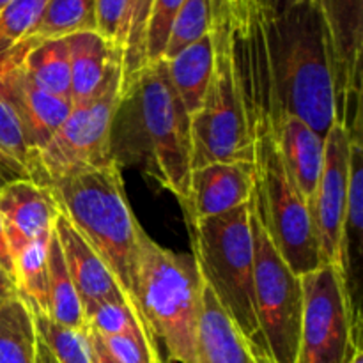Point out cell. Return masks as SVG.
I'll return each instance as SVG.
<instances>
[{
  "mask_svg": "<svg viewBox=\"0 0 363 363\" xmlns=\"http://www.w3.org/2000/svg\"><path fill=\"white\" fill-rule=\"evenodd\" d=\"M233 45L252 117L296 116L325 138L337 116L335 69L328 28L318 0L264 20L257 11L236 20Z\"/></svg>",
  "mask_w": 363,
  "mask_h": 363,
  "instance_id": "cell-1",
  "label": "cell"
},
{
  "mask_svg": "<svg viewBox=\"0 0 363 363\" xmlns=\"http://www.w3.org/2000/svg\"><path fill=\"white\" fill-rule=\"evenodd\" d=\"M110 158L121 170L144 174L170 191L183 213L191 174V117L181 103L165 60L145 66L121 89L110 128Z\"/></svg>",
  "mask_w": 363,
  "mask_h": 363,
  "instance_id": "cell-2",
  "label": "cell"
},
{
  "mask_svg": "<svg viewBox=\"0 0 363 363\" xmlns=\"http://www.w3.org/2000/svg\"><path fill=\"white\" fill-rule=\"evenodd\" d=\"M48 188L60 211L110 269L135 314L149 326L137 296L138 240L144 229L131 211L117 163L74 174Z\"/></svg>",
  "mask_w": 363,
  "mask_h": 363,
  "instance_id": "cell-3",
  "label": "cell"
},
{
  "mask_svg": "<svg viewBox=\"0 0 363 363\" xmlns=\"http://www.w3.org/2000/svg\"><path fill=\"white\" fill-rule=\"evenodd\" d=\"M202 286L204 280L194 255L162 247L142 230L137 262L138 305L155 339L165 346L169 362L195 363Z\"/></svg>",
  "mask_w": 363,
  "mask_h": 363,
  "instance_id": "cell-4",
  "label": "cell"
},
{
  "mask_svg": "<svg viewBox=\"0 0 363 363\" xmlns=\"http://www.w3.org/2000/svg\"><path fill=\"white\" fill-rule=\"evenodd\" d=\"M213 74L191 117V170L209 163L254 162V128L234 60L233 14L211 0Z\"/></svg>",
  "mask_w": 363,
  "mask_h": 363,
  "instance_id": "cell-5",
  "label": "cell"
},
{
  "mask_svg": "<svg viewBox=\"0 0 363 363\" xmlns=\"http://www.w3.org/2000/svg\"><path fill=\"white\" fill-rule=\"evenodd\" d=\"M250 201L220 216L194 220L188 233L202 280L248 342L268 357L255 314Z\"/></svg>",
  "mask_w": 363,
  "mask_h": 363,
  "instance_id": "cell-6",
  "label": "cell"
},
{
  "mask_svg": "<svg viewBox=\"0 0 363 363\" xmlns=\"http://www.w3.org/2000/svg\"><path fill=\"white\" fill-rule=\"evenodd\" d=\"M252 128L254 206L277 252L298 277H303L323 266L311 208L287 176L269 124L254 117Z\"/></svg>",
  "mask_w": 363,
  "mask_h": 363,
  "instance_id": "cell-7",
  "label": "cell"
},
{
  "mask_svg": "<svg viewBox=\"0 0 363 363\" xmlns=\"http://www.w3.org/2000/svg\"><path fill=\"white\" fill-rule=\"evenodd\" d=\"M123 67L116 71L96 98L73 106L66 123L34 152L30 181L48 188L60 179L112 162L110 128L121 96Z\"/></svg>",
  "mask_w": 363,
  "mask_h": 363,
  "instance_id": "cell-8",
  "label": "cell"
},
{
  "mask_svg": "<svg viewBox=\"0 0 363 363\" xmlns=\"http://www.w3.org/2000/svg\"><path fill=\"white\" fill-rule=\"evenodd\" d=\"M254 241V300L259 328L272 363H296L300 344L301 280L277 252L250 201Z\"/></svg>",
  "mask_w": 363,
  "mask_h": 363,
  "instance_id": "cell-9",
  "label": "cell"
},
{
  "mask_svg": "<svg viewBox=\"0 0 363 363\" xmlns=\"http://www.w3.org/2000/svg\"><path fill=\"white\" fill-rule=\"evenodd\" d=\"M300 280L303 307L296 363H346L362 342V315L351 308L342 273L323 264Z\"/></svg>",
  "mask_w": 363,
  "mask_h": 363,
  "instance_id": "cell-10",
  "label": "cell"
},
{
  "mask_svg": "<svg viewBox=\"0 0 363 363\" xmlns=\"http://www.w3.org/2000/svg\"><path fill=\"white\" fill-rule=\"evenodd\" d=\"M350 190V130L337 121L325 137V165L311 206L323 264L339 268L340 234Z\"/></svg>",
  "mask_w": 363,
  "mask_h": 363,
  "instance_id": "cell-11",
  "label": "cell"
},
{
  "mask_svg": "<svg viewBox=\"0 0 363 363\" xmlns=\"http://www.w3.org/2000/svg\"><path fill=\"white\" fill-rule=\"evenodd\" d=\"M318 4L332 45L337 116L344 121L362 103L363 0H318Z\"/></svg>",
  "mask_w": 363,
  "mask_h": 363,
  "instance_id": "cell-12",
  "label": "cell"
},
{
  "mask_svg": "<svg viewBox=\"0 0 363 363\" xmlns=\"http://www.w3.org/2000/svg\"><path fill=\"white\" fill-rule=\"evenodd\" d=\"M350 130V190L340 234L339 269L351 308L362 315V254H363V119L362 105L346 124Z\"/></svg>",
  "mask_w": 363,
  "mask_h": 363,
  "instance_id": "cell-13",
  "label": "cell"
},
{
  "mask_svg": "<svg viewBox=\"0 0 363 363\" xmlns=\"http://www.w3.org/2000/svg\"><path fill=\"white\" fill-rule=\"evenodd\" d=\"M60 213L50 188L30 179H14L0 188V220L11 254H20L34 241H48Z\"/></svg>",
  "mask_w": 363,
  "mask_h": 363,
  "instance_id": "cell-14",
  "label": "cell"
},
{
  "mask_svg": "<svg viewBox=\"0 0 363 363\" xmlns=\"http://www.w3.org/2000/svg\"><path fill=\"white\" fill-rule=\"evenodd\" d=\"M254 162H220L194 169L190 174L186 223L211 218L247 204L254 195Z\"/></svg>",
  "mask_w": 363,
  "mask_h": 363,
  "instance_id": "cell-15",
  "label": "cell"
},
{
  "mask_svg": "<svg viewBox=\"0 0 363 363\" xmlns=\"http://www.w3.org/2000/svg\"><path fill=\"white\" fill-rule=\"evenodd\" d=\"M53 233L59 240L67 273L82 301L85 318L103 303H128L123 289L105 262L80 236L62 211L53 222Z\"/></svg>",
  "mask_w": 363,
  "mask_h": 363,
  "instance_id": "cell-16",
  "label": "cell"
},
{
  "mask_svg": "<svg viewBox=\"0 0 363 363\" xmlns=\"http://www.w3.org/2000/svg\"><path fill=\"white\" fill-rule=\"evenodd\" d=\"M262 119L272 128L287 176L311 208L325 165V138L296 116L277 113Z\"/></svg>",
  "mask_w": 363,
  "mask_h": 363,
  "instance_id": "cell-17",
  "label": "cell"
},
{
  "mask_svg": "<svg viewBox=\"0 0 363 363\" xmlns=\"http://www.w3.org/2000/svg\"><path fill=\"white\" fill-rule=\"evenodd\" d=\"M195 363H272L248 342L206 282L202 286Z\"/></svg>",
  "mask_w": 363,
  "mask_h": 363,
  "instance_id": "cell-18",
  "label": "cell"
},
{
  "mask_svg": "<svg viewBox=\"0 0 363 363\" xmlns=\"http://www.w3.org/2000/svg\"><path fill=\"white\" fill-rule=\"evenodd\" d=\"M69 53L71 105L80 106L101 92L106 82L123 67V52L96 32H78L64 39Z\"/></svg>",
  "mask_w": 363,
  "mask_h": 363,
  "instance_id": "cell-19",
  "label": "cell"
},
{
  "mask_svg": "<svg viewBox=\"0 0 363 363\" xmlns=\"http://www.w3.org/2000/svg\"><path fill=\"white\" fill-rule=\"evenodd\" d=\"M7 96L13 99L14 106L18 108L32 152L41 149L59 131L73 110L69 99L59 98L34 87L25 78L21 64L14 71Z\"/></svg>",
  "mask_w": 363,
  "mask_h": 363,
  "instance_id": "cell-20",
  "label": "cell"
},
{
  "mask_svg": "<svg viewBox=\"0 0 363 363\" xmlns=\"http://www.w3.org/2000/svg\"><path fill=\"white\" fill-rule=\"evenodd\" d=\"M213 60L215 53L211 34L184 48L174 59L165 60L170 82L190 117L199 112L204 101V94L213 74Z\"/></svg>",
  "mask_w": 363,
  "mask_h": 363,
  "instance_id": "cell-21",
  "label": "cell"
},
{
  "mask_svg": "<svg viewBox=\"0 0 363 363\" xmlns=\"http://www.w3.org/2000/svg\"><path fill=\"white\" fill-rule=\"evenodd\" d=\"M0 363H38L34 312L20 294L0 301Z\"/></svg>",
  "mask_w": 363,
  "mask_h": 363,
  "instance_id": "cell-22",
  "label": "cell"
},
{
  "mask_svg": "<svg viewBox=\"0 0 363 363\" xmlns=\"http://www.w3.org/2000/svg\"><path fill=\"white\" fill-rule=\"evenodd\" d=\"M46 268H48V318L66 328L85 330L87 321H85L84 307L71 282L53 229L46 243Z\"/></svg>",
  "mask_w": 363,
  "mask_h": 363,
  "instance_id": "cell-23",
  "label": "cell"
},
{
  "mask_svg": "<svg viewBox=\"0 0 363 363\" xmlns=\"http://www.w3.org/2000/svg\"><path fill=\"white\" fill-rule=\"evenodd\" d=\"M21 69L34 87L71 101L69 53L64 39L32 46L21 60Z\"/></svg>",
  "mask_w": 363,
  "mask_h": 363,
  "instance_id": "cell-24",
  "label": "cell"
},
{
  "mask_svg": "<svg viewBox=\"0 0 363 363\" xmlns=\"http://www.w3.org/2000/svg\"><path fill=\"white\" fill-rule=\"evenodd\" d=\"M78 32H96L94 0H46L25 39L43 43Z\"/></svg>",
  "mask_w": 363,
  "mask_h": 363,
  "instance_id": "cell-25",
  "label": "cell"
},
{
  "mask_svg": "<svg viewBox=\"0 0 363 363\" xmlns=\"http://www.w3.org/2000/svg\"><path fill=\"white\" fill-rule=\"evenodd\" d=\"M46 243L34 241L14 255V284L25 303L35 314L48 315V268Z\"/></svg>",
  "mask_w": 363,
  "mask_h": 363,
  "instance_id": "cell-26",
  "label": "cell"
},
{
  "mask_svg": "<svg viewBox=\"0 0 363 363\" xmlns=\"http://www.w3.org/2000/svg\"><path fill=\"white\" fill-rule=\"evenodd\" d=\"M46 0H13L0 11V67L11 60L23 57L38 43L25 35L41 14Z\"/></svg>",
  "mask_w": 363,
  "mask_h": 363,
  "instance_id": "cell-27",
  "label": "cell"
},
{
  "mask_svg": "<svg viewBox=\"0 0 363 363\" xmlns=\"http://www.w3.org/2000/svg\"><path fill=\"white\" fill-rule=\"evenodd\" d=\"M32 156L20 113L6 92L0 99V163L16 179H30Z\"/></svg>",
  "mask_w": 363,
  "mask_h": 363,
  "instance_id": "cell-28",
  "label": "cell"
},
{
  "mask_svg": "<svg viewBox=\"0 0 363 363\" xmlns=\"http://www.w3.org/2000/svg\"><path fill=\"white\" fill-rule=\"evenodd\" d=\"M211 32V0H184L170 27L163 60L179 55Z\"/></svg>",
  "mask_w": 363,
  "mask_h": 363,
  "instance_id": "cell-29",
  "label": "cell"
},
{
  "mask_svg": "<svg viewBox=\"0 0 363 363\" xmlns=\"http://www.w3.org/2000/svg\"><path fill=\"white\" fill-rule=\"evenodd\" d=\"M155 0H130L128 4L126 39L123 48V80L121 89L128 87L145 67V41Z\"/></svg>",
  "mask_w": 363,
  "mask_h": 363,
  "instance_id": "cell-30",
  "label": "cell"
},
{
  "mask_svg": "<svg viewBox=\"0 0 363 363\" xmlns=\"http://www.w3.org/2000/svg\"><path fill=\"white\" fill-rule=\"evenodd\" d=\"M35 330L57 363H91L85 330H73L57 325L48 315L35 314Z\"/></svg>",
  "mask_w": 363,
  "mask_h": 363,
  "instance_id": "cell-31",
  "label": "cell"
},
{
  "mask_svg": "<svg viewBox=\"0 0 363 363\" xmlns=\"http://www.w3.org/2000/svg\"><path fill=\"white\" fill-rule=\"evenodd\" d=\"M89 328L98 335H142L152 344H158L151 330L131 311L128 303H103L85 318Z\"/></svg>",
  "mask_w": 363,
  "mask_h": 363,
  "instance_id": "cell-32",
  "label": "cell"
},
{
  "mask_svg": "<svg viewBox=\"0 0 363 363\" xmlns=\"http://www.w3.org/2000/svg\"><path fill=\"white\" fill-rule=\"evenodd\" d=\"M184 0H155L149 18L147 41H145V66L163 59L170 27Z\"/></svg>",
  "mask_w": 363,
  "mask_h": 363,
  "instance_id": "cell-33",
  "label": "cell"
},
{
  "mask_svg": "<svg viewBox=\"0 0 363 363\" xmlns=\"http://www.w3.org/2000/svg\"><path fill=\"white\" fill-rule=\"evenodd\" d=\"M130 0H94L96 34L123 52Z\"/></svg>",
  "mask_w": 363,
  "mask_h": 363,
  "instance_id": "cell-34",
  "label": "cell"
},
{
  "mask_svg": "<svg viewBox=\"0 0 363 363\" xmlns=\"http://www.w3.org/2000/svg\"><path fill=\"white\" fill-rule=\"evenodd\" d=\"M85 339H87L91 363H121L112 353H110L108 347H106L105 342L101 340V337H99L94 330L89 328V326H85Z\"/></svg>",
  "mask_w": 363,
  "mask_h": 363,
  "instance_id": "cell-35",
  "label": "cell"
},
{
  "mask_svg": "<svg viewBox=\"0 0 363 363\" xmlns=\"http://www.w3.org/2000/svg\"><path fill=\"white\" fill-rule=\"evenodd\" d=\"M303 2H312V0H254V6L259 16L264 18V20H272V18L280 16L287 9Z\"/></svg>",
  "mask_w": 363,
  "mask_h": 363,
  "instance_id": "cell-36",
  "label": "cell"
},
{
  "mask_svg": "<svg viewBox=\"0 0 363 363\" xmlns=\"http://www.w3.org/2000/svg\"><path fill=\"white\" fill-rule=\"evenodd\" d=\"M0 266L4 268V272L14 280V259L11 254L9 243H7L6 230H4V223L0 220Z\"/></svg>",
  "mask_w": 363,
  "mask_h": 363,
  "instance_id": "cell-37",
  "label": "cell"
},
{
  "mask_svg": "<svg viewBox=\"0 0 363 363\" xmlns=\"http://www.w3.org/2000/svg\"><path fill=\"white\" fill-rule=\"evenodd\" d=\"M25 55H27V53H25ZM23 57H18V59L11 60V62H7L6 66L0 67V99L6 96L7 89H9V85H11V80H13V77H14V71L18 69V66L21 64Z\"/></svg>",
  "mask_w": 363,
  "mask_h": 363,
  "instance_id": "cell-38",
  "label": "cell"
},
{
  "mask_svg": "<svg viewBox=\"0 0 363 363\" xmlns=\"http://www.w3.org/2000/svg\"><path fill=\"white\" fill-rule=\"evenodd\" d=\"M227 6L234 18H245L252 13L254 9V0H220Z\"/></svg>",
  "mask_w": 363,
  "mask_h": 363,
  "instance_id": "cell-39",
  "label": "cell"
},
{
  "mask_svg": "<svg viewBox=\"0 0 363 363\" xmlns=\"http://www.w3.org/2000/svg\"><path fill=\"white\" fill-rule=\"evenodd\" d=\"M18 291H16V284L14 280L4 272V268L0 266V301L4 300H9V298L16 296Z\"/></svg>",
  "mask_w": 363,
  "mask_h": 363,
  "instance_id": "cell-40",
  "label": "cell"
},
{
  "mask_svg": "<svg viewBox=\"0 0 363 363\" xmlns=\"http://www.w3.org/2000/svg\"><path fill=\"white\" fill-rule=\"evenodd\" d=\"M346 363H363V347H362V342H358L357 346H354L353 353H351L350 360Z\"/></svg>",
  "mask_w": 363,
  "mask_h": 363,
  "instance_id": "cell-41",
  "label": "cell"
},
{
  "mask_svg": "<svg viewBox=\"0 0 363 363\" xmlns=\"http://www.w3.org/2000/svg\"><path fill=\"white\" fill-rule=\"evenodd\" d=\"M38 344H39V350H41L43 358H45V363H57V362H55V358H53V357H52V353H50L48 347L45 346V342H43V340L39 339V335H38Z\"/></svg>",
  "mask_w": 363,
  "mask_h": 363,
  "instance_id": "cell-42",
  "label": "cell"
},
{
  "mask_svg": "<svg viewBox=\"0 0 363 363\" xmlns=\"http://www.w3.org/2000/svg\"><path fill=\"white\" fill-rule=\"evenodd\" d=\"M14 179H16V177H14L13 174H11L9 170L0 163V188H2L6 183H9V181H14Z\"/></svg>",
  "mask_w": 363,
  "mask_h": 363,
  "instance_id": "cell-43",
  "label": "cell"
},
{
  "mask_svg": "<svg viewBox=\"0 0 363 363\" xmlns=\"http://www.w3.org/2000/svg\"><path fill=\"white\" fill-rule=\"evenodd\" d=\"M11 2H13V0H0V11H2V9H6V7L9 6Z\"/></svg>",
  "mask_w": 363,
  "mask_h": 363,
  "instance_id": "cell-44",
  "label": "cell"
},
{
  "mask_svg": "<svg viewBox=\"0 0 363 363\" xmlns=\"http://www.w3.org/2000/svg\"><path fill=\"white\" fill-rule=\"evenodd\" d=\"M38 363H45V358H43L41 350H39V344H38Z\"/></svg>",
  "mask_w": 363,
  "mask_h": 363,
  "instance_id": "cell-45",
  "label": "cell"
},
{
  "mask_svg": "<svg viewBox=\"0 0 363 363\" xmlns=\"http://www.w3.org/2000/svg\"><path fill=\"white\" fill-rule=\"evenodd\" d=\"M163 363H172V362H169V360H165V358H163Z\"/></svg>",
  "mask_w": 363,
  "mask_h": 363,
  "instance_id": "cell-46",
  "label": "cell"
},
{
  "mask_svg": "<svg viewBox=\"0 0 363 363\" xmlns=\"http://www.w3.org/2000/svg\"><path fill=\"white\" fill-rule=\"evenodd\" d=\"M162 363H163V362H162Z\"/></svg>",
  "mask_w": 363,
  "mask_h": 363,
  "instance_id": "cell-47",
  "label": "cell"
}]
</instances>
